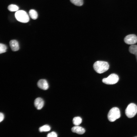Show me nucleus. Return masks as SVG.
<instances>
[{"label":"nucleus","mask_w":137,"mask_h":137,"mask_svg":"<svg viewBox=\"0 0 137 137\" xmlns=\"http://www.w3.org/2000/svg\"><path fill=\"white\" fill-rule=\"evenodd\" d=\"M94 70L99 74L103 73L107 71L109 68V65L106 62L103 61H97L94 64Z\"/></svg>","instance_id":"f257e3e1"},{"label":"nucleus","mask_w":137,"mask_h":137,"mask_svg":"<svg viewBox=\"0 0 137 137\" xmlns=\"http://www.w3.org/2000/svg\"><path fill=\"white\" fill-rule=\"evenodd\" d=\"M121 116L120 112L117 107H114L111 109L108 114V118L111 122H113L119 118Z\"/></svg>","instance_id":"f03ea898"},{"label":"nucleus","mask_w":137,"mask_h":137,"mask_svg":"<svg viewBox=\"0 0 137 137\" xmlns=\"http://www.w3.org/2000/svg\"><path fill=\"white\" fill-rule=\"evenodd\" d=\"M15 16L16 19L19 21L23 23H27L29 20V18L27 13L23 10L16 11Z\"/></svg>","instance_id":"7ed1b4c3"},{"label":"nucleus","mask_w":137,"mask_h":137,"mask_svg":"<svg viewBox=\"0 0 137 137\" xmlns=\"http://www.w3.org/2000/svg\"><path fill=\"white\" fill-rule=\"evenodd\" d=\"M137 113V106L133 103L129 104L125 111L126 115L129 118H131L134 117Z\"/></svg>","instance_id":"20e7f679"},{"label":"nucleus","mask_w":137,"mask_h":137,"mask_svg":"<svg viewBox=\"0 0 137 137\" xmlns=\"http://www.w3.org/2000/svg\"><path fill=\"white\" fill-rule=\"evenodd\" d=\"M118 76L115 74H112L107 77L103 78L102 80V82L107 84H113L117 83L119 80Z\"/></svg>","instance_id":"39448f33"},{"label":"nucleus","mask_w":137,"mask_h":137,"mask_svg":"<svg viewBox=\"0 0 137 137\" xmlns=\"http://www.w3.org/2000/svg\"><path fill=\"white\" fill-rule=\"evenodd\" d=\"M124 41L127 44L132 45L137 42V37L134 34H130L126 36Z\"/></svg>","instance_id":"423d86ee"},{"label":"nucleus","mask_w":137,"mask_h":137,"mask_svg":"<svg viewBox=\"0 0 137 137\" xmlns=\"http://www.w3.org/2000/svg\"><path fill=\"white\" fill-rule=\"evenodd\" d=\"M37 85L39 88L44 90H47L49 87L48 83L45 79L40 80L37 82Z\"/></svg>","instance_id":"0eeeda50"},{"label":"nucleus","mask_w":137,"mask_h":137,"mask_svg":"<svg viewBox=\"0 0 137 137\" xmlns=\"http://www.w3.org/2000/svg\"><path fill=\"white\" fill-rule=\"evenodd\" d=\"M43 100L40 97L36 98L34 101V105L36 108L38 110L41 109L44 105Z\"/></svg>","instance_id":"6e6552de"},{"label":"nucleus","mask_w":137,"mask_h":137,"mask_svg":"<svg viewBox=\"0 0 137 137\" xmlns=\"http://www.w3.org/2000/svg\"><path fill=\"white\" fill-rule=\"evenodd\" d=\"M9 43L11 48L13 51H17L19 49V44L17 40H11L10 41Z\"/></svg>","instance_id":"1a4fd4ad"},{"label":"nucleus","mask_w":137,"mask_h":137,"mask_svg":"<svg viewBox=\"0 0 137 137\" xmlns=\"http://www.w3.org/2000/svg\"><path fill=\"white\" fill-rule=\"evenodd\" d=\"M71 130L73 132L80 134H83L85 131L84 128L77 126H76L73 127Z\"/></svg>","instance_id":"9d476101"},{"label":"nucleus","mask_w":137,"mask_h":137,"mask_svg":"<svg viewBox=\"0 0 137 137\" xmlns=\"http://www.w3.org/2000/svg\"><path fill=\"white\" fill-rule=\"evenodd\" d=\"M129 51L132 54L137 55V45L134 44L131 45L129 48Z\"/></svg>","instance_id":"9b49d317"},{"label":"nucleus","mask_w":137,"mask_h":137,"mask_svg":"<svg viewBox=\"0 0 137 137\" xmlns=\"http://www.w3.org/2000/svg\"><path fill=\"white\" fill-rule=\"evenodd\" d=\"M29 13L30 17L33 20L37 19L38 17V14L37 11L34 9H31L29 11Z\"/></svg>","instance_id":"f8f14e48"},{"label":"nucleus","mask_w":137,"mask_h":137,"mask_svg":"<svg viewBox=\"0 0 137 137\" xmlns=\"http://www.w3.org/2000/svg\"><path fill=\"white\" fill-rule=\"evenodd\" d=\"M82 122L81 118L78 116L74 117L73 120V124L76 126H78L80 125L81 123Z\"/></svg>","instance_id":"ddd939ff"},{"label":"nucleus","mask_w":137,"mask_h":137,"mask_svg":"<svg viewBox=\"0 0 137 137\" xmlns=\"http://www.w3.org/2000/svg\"><path fill=\"white\" fill-rule=\"evenodd\" d=\"M8 9L9 11H16L18 10L19 7L16 5L11 4L8 6Z\"/></svg>","instance_id":"4468645a"},{"label":"nucleus","mask_w":137,"mask_h":137,"mask_svg":"<svg viewBox=\"0 0 137 137\" xmlns=\"http://www.w3.org/2000/svg\"><path fill=\"white\" fill-rule=\"evenodd\" d=\"M50 129V126L47 125H46L40 127L39 129V131L41 132H46L49 131Z\"/></svg>","instance_id":"2eb2a0df"},{"label":"nucleus","mask_w":137,"mask_h":137,"mask_svg":"<svg viewBox=\"0 0 137 137\" xmlns=\"http://www.w3.org/2000/svg\"><path fill=\"white\" fill-rule=\"evenodd\" d=\"M70 1L72 4L77 6H81L83 4V0H70Z\"/></svg>","instance_id":"dca6fc26"},{"label":"nucleus","mask_w":137,"mask_h":137,"mask_svg":"<svg viewBox=\"0 0 137 137\" xmlns=\"http://www.w3.org/2000/svg\"><path fill=\"white\" fill-rule=\"evenodd\" d=\"M7 47L6 45L2 43L0 44V53H5L6 52Z\"/></svg>","instance_id":"f3484780"},{"label":"nucleus","mask_w":137,"mask_h":137,"mask_svg":"<svg viewBox=\"0 0 137 137\" xmlns=\"http://www.w3.org/2000/svg\"><path fill=\"white\" fill-rule=\"evenodd\" d=\"M47 137H57V135L55 132L53 131L48 133L47 135Z\"/></svg>","instance_id":"a211bd4d"},{"label":"nucleus","mask_w":137,"mask_h":137,"mask_svg":"<svg viewBox=\"0 0 137 137\" xmlns=\"http://www.w3.org/2000/svg\"><path fill=\"white\" fill-rule=\"evenodd\" d=\"M0 122H1L4 119V115L1 112L0 113Z\"/></svg>","instance_id":"6ab92c4d"},{"label":"nucleus","mask_w":137,"mask_h":137,"mask_svg":"<svg viewBox=\"0 0 137 137\" xmlns=\"http://www.w3.org/2000/svg\"><path fill=\"white\" fill-rule=\"evenodd\" d=\"M136 60H137V55H136Z\"/></svg>","instance_id":"aec40b11"}]
</instances>
